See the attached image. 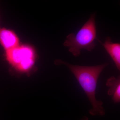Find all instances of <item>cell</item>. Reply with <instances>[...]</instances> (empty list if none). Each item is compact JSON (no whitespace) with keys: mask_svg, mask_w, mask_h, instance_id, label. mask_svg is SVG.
Returning a JSON list of instances; mask_svg holds the SVG:
<instances>
[{"mask_svg":"<svg viewBox=\"0 0 120 120\" xmlns=\"http://www.w3.org/2000/svg\"><path fill=\"white\" fill-rule=\"evenodd\" d=\"M5 56L13 68L21 72H27L34 66L36 55L34 49L31 46L19 45L6 51Z\"/></svg>","mask_w":120,"mask_h":120,"instance_id":"cell-3","label":"cell"},{"mask_svg":"<svg viewBox=\"0 0 120 120\" xmlns=\"http://www.w3.org/2000/svg\"><path fill=\"white\" fill-rule=\"evenodd\" d=\"M89 119L87 116H84L80 120H88Z\"/></svg>","mask_w":120,"mask_h":120,"instance_id":"cell-7","label":"cell"},{"mask_svg":"<svg viewBox=\"0 0 120 120\" xmlns=\"http://www.w3.org/2000/svg\"><path fill=\"white\" fill-rule=\"evenodd\" d=\"M106 85L109 88L107 94L112 97L114 103L120 102V75L117 77L111 76L106 81Z\"/></svg>","mask_w":120,"mask_h":120,"instance_id":"cell-6","label":"cell"},{"mask_svg":"<svg viewBox=\"0 0 120 120\" xmlns=\"http://www.w3.org/2000/svg\"><path fill=\"white\" fill-rule=\"evenodd\" d=\"M0 44L6 52L19 45V40L13 31L0 28Z\"/></svg>","mask_w":120,"mask_h":120,"instance_id":"cell-4","label":"cell"},{"mask_svg":"<svg viewBox=\"0 0 120 120\" xmlns=\"http://www.w3.org/2000/svg\"><path fill=\"white\" fill-rule=\"evenodd\" d=\"M97 39L95 15L93 14L76 34L71 33L67 36L64 45L73 56L78 57L82 49L92 51L96 46L94 41Z\"/></svg>","mask_w":120,"mask_h":120,"instance_id":"cell-2","label":"cell"},{"mask_svg":"<svg viewBox=\"0 0 120 120\" xmlns=\"http://www.w3.org/2000/svg\"><path fill=\"white\" fill-rule=\"evenodd\" d=\"M98 40L113 61L120 73V42H113L109 37H107L104 43Z\"/></svg>","mask_w":120,"mask_h":120,"instance_id":"cell-5","label":"cell"},{"mask_svg":"<svg viewBox=\"0 0 120 120\" xmlns=\"http://www.w3.org/2000/svg\"><path fill=\"white\" fill-rule=\"evenodd\" d=\"M56 64L66 65L74 75L79 85L86 93L92 107L89 113L92 116H104L105 111L101 101L96 97L97 83L99 76L109 64L105 63L95 66H81L69 64L60 60L55 61Z\"/></svg>","mask_w":120,"mask_h":120,"instance_id":"cell-1","label":"cell"}]
</instances>
